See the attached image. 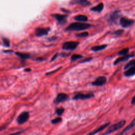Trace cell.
<instances>
[{
  "label": "cell",
  "instance_id": "cell-13",
  "mask_svg": "<svg viewBox=\"0 0 135 135\" xmlns=\"http://www.w3.org/2000/svg\"><path fill=\"white\" fill-rule=\"evenodd\" d=\"M124 75L126 77H132L135 75V64L133 66L127 69L124 72Z\"/></svg>",
  "mask_w": 135,
  "mask_h": 135
},
{
  "label": "cell",
  "instance_id": "cell-28",
  "mask_svg": "<svg viewBox=\"0 0 135 135\" xmlns=\"http://www.w3.org/2000/svg\"><path fill=\"white\" fill-rule=\"evenodd\" d=\"M61 121H62V119L61 118L59 117V118H57L55 119H53V120H52L51 121V122L53 124H56V123H59V122H61Z\"/></svg>",
  "mask_w": 135,
  "mask_h": 135
},
{
  "label": "cell",
  "instance_id": "cell-6",
  "mask_svg": "<svg viewBox=\"0 0 135 135\" xmlns=\"http://www.w3.org/2000/svg\"><path fill=\"white\" fill-rule=\"evenodd\" d=\"M95 95L94 93L90 92V93L87 94H78L76 96H75L73 99L74 100H85L88 99H90L94 98Z\"/></svg>",
  "mask_w": 135,
  "mask_h": 135
},
{
  "label": "cell",
  "instance_id": "cell-3",
  "mask_svg": "<svg viewBox=\"0 0 135 135\" xmlns=\"http://www.w3.org/2000/svg\"><path fill=\"white\" fill-rule=\"evenodd\" d=\"M135 23V21L126 17H121L119 20V24L123 28H127L132 26Z\"/></svg>",
  "mask_w": 135,
  "mask_h": 135
},
{
  "label": "cell",
  "instance_id": "cell-26",
  "mask_svg": "<svg viewBox=\"0 0 135 135\" xmlns=\"http://www.w3.org/2000/svg\"><path fill=\"white\" fill-rule=\"evenodd\" d=\"M64 109L63 108H58L56 110V114L58 116H61L62 114L64 113Z\"/></svg>",
  "mask_w": 135,
  "mask_h": 135
},
{
  "label": "cell",
  "instance_id": "cell-21",
  "mask_svg": "<svg viewBox=\"0 0 135 135\" xmlns=\"http://www.w3.org/2000/svg\"><path fill=\"white\" fill-rule=\"evenodd\" d=\"M129 50L128 48H125L120 50V51L117 53V55L119 56H125L129 53Z\"/></svg>",
  "mask_w": 135,
  "mask_h": 135
},
{
  "label": "cell",
  "instance_id": "cell-14",
  "mask_svg": "<svg viewBox=\"0 0 135 135\" xmlns=\"http://www.w3.org/2000/svg\"><path fill=\"white\" fill-rule=\"evenodd\" d=\"M72 2L74 4H77L83 6H89L91 4V3L88 0H72Z\"/></svg>",
  "mask_w": 135,
  "mask_h": 135
},
{
  "label": "cell",
  "instance_id": "cell-4",
  "mask_svg": "<svg viewBox=\"0 0 135 135\" xmlns=\"http://www.w3.org/2000/svg\"><path fill=\"white\" fill-rule=\"evenodd\" d=\"M79 44V42L74 41L65 42L62 45V49L65 50H74L77 48Z\"/></svg>",
  "mask_w": 135,
  "mask_h": 135
},
{
  "label": "cell",
  "instance_id": "cell-20",
  "mask_svg": "<svg viewBox=\"0 0 135 135\" xmlns=\"http://www.w3.org/2000/svg\"><path fill=\"white\" fill-rule=\"evenodd\" d=\"M16 55L21 58L22 59L25 60L29 59L30 58V55L28 53H20V52H15Z\"/></svg>",
  "mask_w": 135,
  "mask_h": 135
},
{
  "label": "cell",
  "instance_id": "cell-32",
  "mask_svg": "<svg viewBox=\"0 0 135 135\" xmlns=\"http://www.w3.org/2000/svg\"><path fill=\"white\" fill-rule=\"evenodd\" d=\"M58 53H56V55H55V56H54L52 57V58L51 59V61H54V60H55L56 59V58L58 57Z\"/></svg>",
  "mask_w": 135,
  "mask_h": 135
},
{
  "label": "cell",
  "instance_id": "cell-30",
  "mask_svg": "<svg viewBox=\"0 0 135 135\" xmlns=\"http://www.w3.org/2000/svg\"><path fill=\"white\" fill-rule=\"evenodd\" d=\"M92 59V58H89L86 59V60H83V61H82L81 62V63H83V62H86L90 61H91Z\"/></svg>",
  "mask_w": 135,
  "mask_h": 135
},
{
  "label": "cell",
  "instance_id": "cell-27",
  "mask_svg": "<svg viewBox=\"0 0 135 135\" xmlns=\"http://www.w3.org/2000/svg\"><path fill=\"white\" fill-rule=\"evenodd\" d=\"M89 36V33L88 32H84L79 34H77V37L79 38H84Z\"/></svg>",
  "mask_w": 135,
  "mask_h": 135
},
{
  "label": "cell",
  "instance_id": "cell-12",
  "mask_svg": "<svg viewBox=\"0 0 135 135\" xmlns=\"http://www.w3.org/2000/svg\"><path fill=\"white\" fill-rule=\"evenodd\" d=\"M135 126V118L133 119V121L131 122V123H130V124L127 127H126V128L124 129H123L120 134H119V135H126V134H127L131 129H132L134 128V127Z\"/></svg>",
  "mask_w": 135,
  "mask_h": 135
},
{
  "label": "cell",
  "instance_id": "cell-25",
  "mask_svg": "<svg viewBox=\"0 0 135 135\" xmlns=\"http://www.w3.org/2000/svg\"><path fill=\"white\" fill-rule=\"evenodd\" d=\"M123 32H124V30L122 29H119V30L115 31L113 33V34L117 36H119L122 35Z\"/></svg>",
  "mask_w": 135,
  "mask_h": 135
},
{
  "label": "cell",
  "instance_id": "cell-11",
  "mask_svg": "<svg viewBox=\"0 0 135 135\" xmlns=\"http://www.w3.org/2000/svg\"><path fill=\"white\" fill-rule=\"evenodd\" d=\"M68 98V96L65 94H59L57 96V97L55 100V102L56 103H59L60 102H62L65 101Z\"/></svg>",
  "mask_w": 135,
  "mask_h": 135
},
{
  "label": "cell",
  "instance_id": "cell-8",
  "mask_svg": "<svg viewBox=\"0 0 135 135\" xmlns=\"http://www.w3.org/2000/svg\"><path fill=\"white\" fill-rule=\"evenodd\" d=\"M120 11L119 10L115 11L114 12L112 13L109 17L108 19V21L110 23H114L116 21L118 18L120 17Z\"/></svg>",
  "mask_w": 135,
  "mask_h": 135
},
{
  "label": "cell",
  "instance_id": "cell-24",
  "mask_svg": "<svg viewBox=\"0 0 135 135\" xmlns=\"http://www.w3.org/2000/svg\"><path fill=\"white\" fill-rule=\"evenodd\" d=\"M2 41H3V44L4 45L5 47H10V40L9 39H6V38H3Z\"/></svg>",
  "mask_w": 135,
  "mask_h": 135
},
{
  "label": "cell",
  "instance_id": "cell-2",
  "mask_svg": "<svg viewBox=\"0 0 135 135\" xmlns=\"http://www.w3.org/2000/svg\"><path fill=\"white\" fill-rule=\"evenodd\" d=\"M126 121L125 120H121L120 121H119L115 124L111 126L110 127H109V128L108 129V130L106 131V132L103 134V135H109L112 133H113L116 131L120 129L121 128H122V127L124 126L126 124Z\"/></svg>",
  "mask_w": 135,
  "mask_h": 135
},
{
  "label": "cell",
  "instance_id": "cell-18",
  "mask_svg": "<svg viewBox=\"0 0 135 135\" xmlns=\"http://www.w3.org/2000/svg\"><path fill=\"white\" fill-rule=\"evenodd\" d=\"M74 19L79 22H86L88 21V17L84 15H78L75 17Z\"/></svg>",
  "mask_w": 135,
  "mask_h": 135
},
{
  "label": "cell",
  "instance_id": "cell-23",
  "mask_svg": "<svg viewBox=\"0 0 135 135\" xmlns=\"http://www.w3.org/2000/svg\"><path fill=\"white\" fill-rule=\"evenodd\" d=\"M83 56H81L80 55H77V54H74V55H73L71 57V60L72 61H75L77 60H78L79 59L82 58Z\"/></svg>",
  "mask_w": 135,
  "mask_h": 135
},
{
  "label": "cell",
  "instance_id": "cell-35",
  "mask_svg": "<svg viewBox=\"0 0 135 135\" xmlns=\"http://www.w3.org/2000/svg\"><path fill=\"white\" fill-rule=\"evenodd\" d=\"M133 135H135V133H134V134Z\"/></svg>",
  "mask_w": 135,
  "mask_h": 135
},
{
  "label": "cell",
  "instance_id": "cell-31",
  "mask_svg": "<svg viewBox=\"0 0 135 135\" xmlns=\"http://www.w3.org/2000/svg\"><path fill=\"white\" fill-rule=\"evenodd\" d=\"M131 103H132V105H135V95L134 96V97L133 98L132 101H131Z\"/></svg>",
  "mask_w": 135,
  "mask_h": 135
},
{
  "label": "cell",
  "instance_id": "cell-1",
  "mask_svg": "<svg viewBox=\"0 0 135 135\" xmlns=\"http://www.w3.org/2000/svg\"><path fill=\"white\" fill-rule=\"evenodd\" d=\"M91 25L88 23H84L81 22H75L69 25L66 30L67 31H83L87 30L91 27Z\"/></svg>",
  "mask_w": 135,
  "mask_h": 135
},
{
  "label": "cell",
  "instance_id": "cell-17",
  "mask_svg": "<svg viewBox=\"0 0 135 135\" xmlns=\"http://www.w3.org/2000/svg\"><path fill=\"white\" fill-rule=\"evenodd\" d=\"M107 46H108L107 44H102V45H100L94 46V47L91 48V50L94 52L100 51H101V50L105 49L107 47Z\"/></svg>",
  "mask_w": 135,
  "mask_h": 135
},
{
  "label": "cell",
  "instance_id": "cell-9",
  "mask_svg": "<svg viewBox=\"0 0 135 135\" xmlns=\"http://www.w3.org/2000/svg\"><path fill=\"white\" fill-rule=\"evenodd\" d=\"M49 31H50L49 29L39 28L36 29V34L37 37H41L42 36L47 35Z\"/></svg>",
  "mask_w": 135,
  "mask_h": 135
},
{
  "label": "cell",
  "instance_id": "cell-29",
  "mask_svg": "<svg viewBox=\"0 0 135 135\" xmlns=\"http://www.w3.org/2000/svg\"><path fill=\"white\" fill-rule=\"evenodd\" d=\"M61 68V67H60L59 69H56V70H55V71H51V72H48V73H47V74H46V75H51V74H53V73H55L56 71H58V70H59Z\"/></svg>",
  "mask_w": 135,
  "mask_h": 135
},
{
  "label": "cell",
  "instance_id": "cell-5",
  "mask_svg": "<svg viewBox=\"0 0 135 135\" xmlns=\"http://www.w3.org/2000/svg\"><path fill=\"white\" fill-rule=\"evenodd\" d=\"M29 118V113L28 112H23L17 118V122L19 125H22L26 122Z\"/></svg>",
  "mask_w": 135,
  "mask_h": 135
},
{
  "label": "cell",
  "instance_id": "cell-22",
  "mask_svg": "<svg viewBox=\"0 0 135 135\" xmlns=\"http://www.w3.org/2000/svg\"><path fill=\"white\" fill-rule=\"evenodd\" d=\"M135 64V59H133L132 60H131L129 61L128 63H127V64L125 65V67L124 68V70H127V69H128L129 68L133 66Z\"/></svg>",
  "mask_w": 135,
  "mask_h": 135
},
{
  "label": "cell",
  "instance_id": "cell-7",
  "mask_svg": "<svg viewBox=\"0 0 135 135\" xmlns=\"http://www.w3.org/2000/svg\"><path fill=\"white\" fill-rule=\"evenodd\" d=\"M107 82V79L105 77L100 76L96 79L94 82L91 83L92 86H102Z\"/></svg>",
  "mask_w": 135,
  "mask_h": 135
},
{
  "label": "cell",
  "instance_id": "cell-19",
  "mask_svg": "<svg viewBox=\"0 0 135 135\" xmlns=\"http://www.w3.org/2000/svg\"><path fill=\"white\" fill-rule=\"evenodd\" d=\"M52 16L56 19V20L59 21V22H62L63 21L65 18H67V15H62V14H53Z\"/></svg>",
  "mask_w": 135,
  "mask_h": 135
},
{
  "label": "cell",
  "instance_id": "cell-33",
  "mask_svg": "<svg viewBox=\"0 0 135 135\" xmlns=\"http://www.w3.org/2000/svg\"><path fill=\"white\" fill-rule=\"evenodd\" d=\"M3 52L5 53H11L13 51H12V50H4V51Z\"/></svg>",
  "mask_w": 135,
  "mask_h": 135
},
{
  "label": "cell",
  "instance_id": "cell-15",
  "mask_svg": "<svg viewBox=\"0 0 135 135\" xmlns=\"http://www.w3.org/2000/svg\"><path fill=\"white\" fill-rule=\"evenodd\" d=\"M104 8V4L103 3H100L97 5H96L93 7L91 8L90 10L91 11H93V12H96L98 13H101L103 9Z\"/></svg>",
  "mask_w": 135,
  "mask_h": 135
},
{
  "label": "cell",
  "instance_id": "cell-34",
  "mask_svg": "<svg viewBox=\"0 0 135 135\" xmlns=\"http://www.w3.org/2000/svg\"><path fill=\"white\" fill-rule=\"evenodd\" d=\"M24 71L26 72H29V71H31V69H25Z\"/></svg>",
  "mask_w": 135,
  "mask_h": 135
},
{
  "label": "cell",
  "instance_id": "cell-10",
  "mask_svg": "<svg viewBox=\"0 0 135 135\" xmlns=\"http://www.w3.org/2000/svg\"><path fill=\"white\" fill-rule=\"evenodd\" d=\"M135 54H133V55H125V56H123L121 57L118 58H117L116 60L114 61V65H116L118 64V63H119L120 62H123V61L128 60L129 58H133V57H135Z\"/></svg>",
  "mask_w": 135,
  "mask_h": 135
},
{
  "label": "cell",
  "instance_id": "cell-16",
  "mask_svg": "<svg viewBox=\"0 0 135 135\" xmlns=\"http://www.w3.org/2000/svg\"><path fill=\"white\" fill-rule=\"evenodd\" d=\"M110 125V122H108V123H105V124L102 125V126H100V127H99L98 128H97V129L95 130L93 132H92L91 133H89V135H95V134H97L100 132H101L102 130L105 129L106 128H107V127H108V126Z\"/></svg>",
  "mask_w": 135,
  "mask_h": 135
}]
</instances>
